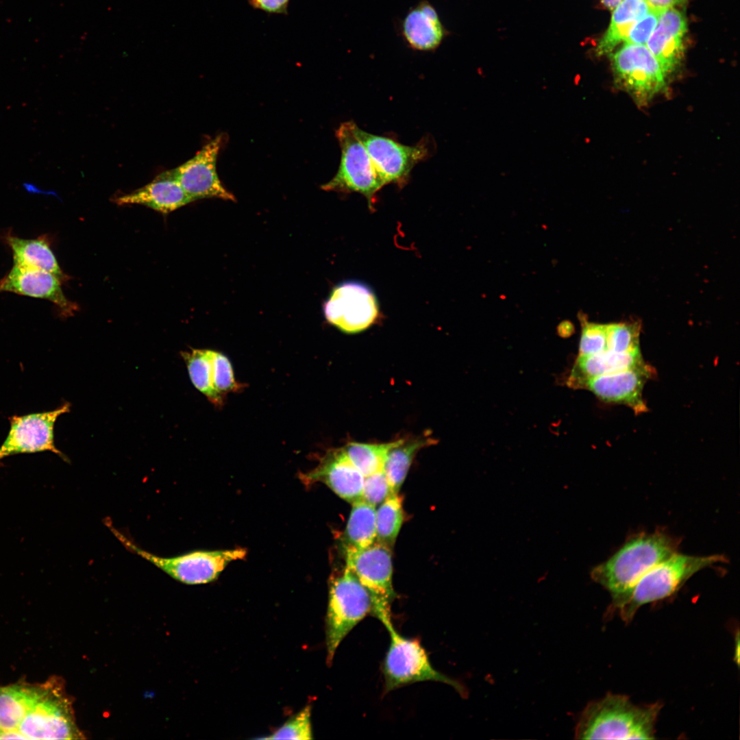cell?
<instances>
[{
  "label": "cell",
  "instance_id": "cell-15",
  "mask_svg": "<svg viewBox=\"0 0 740 740\" xmlns=\"http://www.w3.org/2000/svg\"><path fill=\"white\" fill-rule=\"evenodd\" d=\"M652 374V369L647 365L590 379L583 388L590 390L602 401L624 404L637 414L641 413L647 410L643 389Z\"/></svg>",
  "mask_w": 740,
  "mask_h": 740
},
{
  "label": "cell",
  "instance_id": "cell-27",
  "mask_svg": "<svg viewBox=\"0 0 740 740\" xmlns=\"http://www.w3.org/2000/svg\"><path fill=\"white\" fill-rule=\"evenodd\" d=\"M213 354L209 349H193L183 353L190 380L194 386L216 406L223 404V396L214 384Z\"/></svg>",
  "mask_w": 740,
  "mask_h": 740
},
{
  "label": "cell",
  "instance_id": "cell-16",
  "mask_svg": "<svg viewBox=\"0 0 740 740\" xmlns=\"http://www.w3.org/2000/svg\"><path fill=\"white\" fill-rule=\"evenodd\" d=\"M0 291L49 300L64 316L73 315L78 308L76 304L64 295L58 278L40 269L14 264L1 280Z\"/></svg>",
  "mask_w": 740,
  "mask_h": 740
},
{
  "label": "cell",
  "instance_id": "cell-35",
  "mask_svg": "<svg viewBox=\"0 0 740 740\" xmlns=\"http://www.w3.org/2000/svg\"><path fill=\"white\" fill-rule=\"evenodd\" d=\"M665 10H651L632 27L625 43L645 45L654 30L661 14Z\"/></svg>",
  "mask_w": 740,
  "mask_h": 740
},
{
  "label": "cell",
  "instance_id": "cell-30",
  "mask_svg": "<svg viewBox=\"0 0 740 740\" xmlns=\"http://www.w3.org/2000/svg\"><path fill=\"white\" fill-rule=\"evenodd\" d=\"M640 323L619 322L606 324V349L627 352L639 348Z\"/></svg>",
  "mask_w": 740,
  "mask_h": 740
},
{
  "label": "cell",
  "instance_id": "cell-26",
  "mask_svg": "<svg viewBox=\"0 0 740 740\" xmlns=\"http://www.w3.org/2000/svg\"><path fill=\"white\" fill-rule=\"evenodd\" d=\"M352 504L345 531V547L365 548L376 541V508L362 499Z\"/></svg>",
  "mask_w": 740,
  "mask_h": 740
},
{
  "label": "cell",
  "instance_id": "cell-28",
  "mask_svg": "<svg viewBox=\"0 0 740 740\" xmlns=\"http://www.w3.org/2000/svg\"><path fill=\"white\" fill-rule=\"evenodd\" d=\"M404 521L402 500L398 493L390 494L375 513L376 541L393 547Z\"/></svg>",
  "mask_w": 740,
  "mask_h": 740
},
{
  "label": "cell",
  "instance_id": "cell-29",
  "mask_svg": "<svg viewBox=\"0 0 740 740\" xmlns=\"http://www.w3.org/2000/svg\"><path fill=\"white\" fill-rule=\"evenodd\" d=\"M402 441L380 444L352 442L343 449L352 464L365 477L382 469L388 451Z\"/></svg>",
  "mask_w": 740,
  "mask_h": 740
},
{
  "label": "cell",
  "instance_id": "cell-12",
  "mask_svg": "<svg viewBox=\"0 0 740 740\" xmlns=\"http://www.w3.org/2000/svg\"><path fill=\"white\" fill-rule=\"evenodd\" d=\"M329 323L341 331L353 334L368 328L378 316V304L372 291L355 281L336 286L323 304Z\"/></svg>",
  "mask_w": 740,
  "mask_h": 740
},
{
  "label": "cell",
  "instance_id": "cell-8",
  "mask_svg": "<svg viewBox=\"0 0 740 740\" xmlns=\"http://www.w3.org/2000/svg\"><path fill=\"white\" fill-rule=\"evenodd\" d=\"M345 563L369 593L371 614L386 629L393 626L391 605L396 594L393 587L391 549L377 541L362 549L345 547Z\"/></svg>",
  "mask_w": 740,
  "mask_h": 740
},
{
  "label": "cell",
  "instance_id": "cell-23",
  "mask_svg": "<svg viewBox=\"0 0 740 740\" xmlns=\"http://www.w3.org/2000/svg\"><path fill=\"white\" fill-rule=\"evenodd\" d=\"M651 8L645 0H622L613 10L608 27L598 41L595 51L597 56L612 53L624 41L632 27Z\"/></svg>",
  "mask_w": 740,
  "mask_h": 740
},
{
  "label": "cell",
  "instance_id": "cell-20",
  "mask_svg": "<svg viewBox=\"0 0 740 740\" xmlns=\"http://www.w3.org/2000/svg\"><path fill=\"white\" fill-rule=\"evenodd\" d=\"M193 201L169 171L163 172L147 185L117 197L120 206L140 204L162 214H169Z\"/></svg>",
  "mask_w": 740,
  "mask_h": 740
},
{
  "label": "cell",
  "instance_id": "cell-38",
  "mask_svg": "<svg viewBox=\"0 0 740 740\" xmlns=\"http://www.w3.org/2000/svg\"><path fill=\"white\" fill-rule=\"evenodd\" d=\"M27 739L26 737L20 732L18 729L13 730H7V731L1 730L0 731V739Z\"/></svg>",
  "mask_w": 740,
  "mask_h": 740
},
{
  "label": "cell",
  "instance_id": "cell-31",
  "mask_svg": "<svg viewBox=\"0 0 740 740\" xmlns=\"http://www.w3.org/2000/svg\"><path fill=\"white\" fill-rule=\"evenodd\" d=\"M310 713L311 707L308 705L267 739L299 740L312 739Z\"/></svg>",
  "mask_w": 740,
  "mask_h": 740
},
{
  "label": "cell",
  "instance_id": "cell-39",
  "mask_svg": "<svg viewBox=\"0 0 740 740\" xmlns=\"http://www.w3.org/2000/svg\"><path fill=\"white\" fill-rule=\"evenodd\" d=\"M608 9L613 10L622 0H600Z\"/></svg>",
  "mask_w": 740,
  "mask_h": 740
},
{
  "label": "cell",
  "instance_id": "cell-34",
  "mask_svg": "<svg viewBox=\"0 0 740 740\" xmlns=\"http://www.w3.org/2000/svg\"><path fill=\"white\" fill-rule=\"evenodd\" d=\"M391 487L383 469L364 478L361 499L374 506H379L391 494Z\"/></svg>",
  "mask_w": 740,
  "mask_h": 740
},
{
  "label": "cell",
  "instance_id": "cell-21",
  "mask_svg": "<svg viewBox=\"0 0 740 740\" xmlns=\"http://www.w3.org/2000/svg\"><path fill=\"white\" fill-rule=\"evenodd\" d=\"M645 365L640 349L627 352L606 349L591 355L578 356L567 383L571 387L583 388L589 380L595 377Z\"/></svg>",
  "mask_w": 740,
  "mask_h": 740
},
{
  "label": "cell",
  "instance_id": "cell-37",
  "mask_svg": "<svg viewBox=\"0 0 740 740\" xmlns=\"http://www.w3.org/2000/svg\"><path fill=\"white\" fill-rule=\"evenodd\" d=\"M652 9L665 10L680 4L685 0H645Z\"/></svg>",
  "mask_w": 740,
  "mask_h": 740
},
{
  "label": "cell",
  "instance_id": "cell-13",
  "mask_svg": "<svg viewBox=\"0 0 740 740\" xmlns=\"http://www.w3.org/2000/svg\"><path fill=\"white\" fill-rule=\"evenodd\" d=\"M70 410L64 404L56 410L10 419L8 434L0 447V460L21 453L51 452L66 460L54 443V424L58 417Z\"/></svg>",
  "mask_w": 740,
  "mask_h": 740
},
{
  "label": "cell",
  "instance_id": "cell-32",
  "mask_svg": "<svg viewBox=\"0 0 740 740\" xmlns=\"http://www.w3.org/2000/svg\"><path fill=\"white\" fill-rule=\"evenodd\" d=\"M606 349V324L584 320L579 345V355L588 356Z\"/></svg>",
  "mask_w": 740,
  "mask_h": 740
},
{
  "label": "cell",
  "instance_id": "cell-9",
  "mask_svg": "<svg viewBox=\"0 0 740 740\" xmlns=\"http://www.w3.org/2000/svg\"><path fill=\"white\" fill-rule=\"evenodd\" d=\"M356 125L354 121L344 122L336 131L341 150L339 167L333 178L321 188L330 191L360 193L372 209L375 194L384 184L358 137Z\"/></svg>",
  "mask_w": 740,
  "mask_h": 740
},
{
  "label": "cell",
  "instance_id": "cell-1",
  "mask_svg": "<svg viewBox=\"0 0 740 740\" xmlns=\"http://www.w3.org/2000/svg\"><path fill=\"white\" fill-rule=\"evenodd\" d=\"M661 708L659 702L637 706L626 695L608 693L587 704L577 723L576 738L653 739Z\"/></svg>",
  "mask_w": 740,
  "mask_h": 740
},
{
  "label": "cell",
  "instance_id": "cell-4",
  "mask_svg": "<svg viewBox=\"0 0 740 740\" xmlns=\"http://www.w3.org/2000/svg\"><path fill=\"white\" fill-rule=\"evenodd\" d=\"M369 593L347 567L330 582L325 617L327 663L348 633L367 615L371 614Z\"/></svg>",
  "mask_w": 740,
  "mask_h": 740
},
{
  "label": "cell",
  "instance_id": "cell-5",
  "mask_svg": "<svg viewBox=\"0 0 740 740\" xmlns=\"http://www.w3.org/2000/svg\"><path fill=\"white\" fill-rule=\"evenodd\" d=\"M106 526L115 537L131 552L149 561L173 579L187 584H199L215 580L232 561L244 558L245 549L217 551H195L173 557H162L145 551L135 545L114 527L110 520Z\"/></svg>",
  "mask_w": 740,
  "mask_h": 740
},
{
  "label": "cell",
  "instance_id": "cell-10",
  "mask_svg": "<svg viewBox=\"0 0 740 740\" xmlns=\"http://www.w3.org/2000/svg\"><path fill=\"white\" fill-rule=\"evenodd\" d=\"M617 83L636 103L646 106L666 88V75L645 45L625 43L610 53Z\"/></svg>",
  "mask_w": 740,
  "mask_h": 740
},
{
  "label": "cell",
  "instance_id": "cell-11",
  "mask_svg": "<svg viewBox=\"0 0 740 740\" xmlns=\"http://www.w3.org/2000/svg\"><path fill=\"white\" fill-rule=\"evenodd\" d=\"M356 132L384 186L388 184L404 186L414 166L427 159L430 154L428 143L423 140L408 146L390 138L366 132L358 125Z\"/></svg>",
  "mask_w": 740,
  "mask_h": 740
},
{
  "label": "cell",
  "instance_id": "cell-19",
  "mask_svg": "<svg viewBox=\"0 0 740 740\" xmlns=\"http://www.w3.org/2000/svg\"><path fill=\"white\" fill-rule=\"evenodd\" d=\"M400 35L411 49L423 52L436 50L447 35L435 8L421 0L411 7L401 21Z\"/></svg>",
  "mask_w": 740,
  "mask_h": 740
},
{
  "label": "cell",
  "instance_id": "cell-22",
  "mask_svg": "<svg viewBox=\"0 0 740 740\" xmlns=\"http://www.w3.org/2000/svg\"><path fill=\"white\" fill-rule=\"evenodd\" d=\"M44 683H17L0 687V731L18 729L44 691Z\"/></svg>",
  "mask_w": 740,
  "mask_h": 740
},
{
  "label": "cell",
  "instance_id": "cell-3",
  "mask_svg": "<svg viewBox=\"0 0 740 740\" xmlns=\"http://www.w3.org/2000/svg\"><path fill=\"white\" fill-rule=\"evenodd\" d=\"M727 558L722 554L692 556L674 554L645 573L621 597L612 600L610 610L629 622L642 606L668 597L695 574Z\"/></svg>",
  "mask_w": 740,
  "mask_h": 740
},
{
  "label": "cell",
  "instance_id": "cell-25",
  "mask_svg": "<svg viewBox=\"0 0 740 740\" xmlns=\"http://www.w3.org/2000/svg\"><path fill=\"white\" fill-rule=\"evenodd\" d=\"M434 443L432 438L420 436L402 441L388 452L382 469L388 481L392 493H398L417 452Z\"/></svg>",
  "mask_w": 740,
  "mask_h": 740
},
{
  "label": "cell",
  "instance_id": "cell-14",
  "mask_svg": "<svg viewBox=\"0 0 740 740\" xmlns=\"http://www.w3.org/2000/svg\"><path fill=\"white\" fill-rule=\"evenodd\" d=\"M223 143L221 135L206 143L192 158L169 172L193 200L219 198L235 201L217 172V160Z\"/></svg>",
  "mask_w": 740,
  "mask_h": 740
},
{
  "label": "cell",
  "instance_id": "cell-2",
  "mask_svg": "<svg viewBox=\"0 0 740 740\" xmlns=\"http://www.w3.org/2000/svg\"><path fill=\"white\" fill-rule=\"evenodd\" d=\"M678 545L677 539L661 530L634 534L608 560L595 567L591 578L615 600L653 567L676 553Z\"/></svg>",
  "mask_w": 740,
  "mask_h": 740
},
{
  "label": "cell",
  "instance_id": "cell-24",
  "mask_svg": "<svg viewBox=\"0 0 740 740\" xmlns=\"http://www.w3.org/2000/svg\"><path fill=\"white\" fill-rule=\"evenodd\" d=\"M7 242L12 251L15 265L49 272L61 282L67 280L66 275L44 238L24 239L8 236Z\"/></svg>",
  "mask_w": 740,
  "mask_h": 740
},
{
  "label": "cell",
  "instance_id": "cell-7",
  "mask_svg": "<svg viewBox=\"0 0 740 740\" xmlns=\"http://www.w3.org/2000/svg\"><path fill=\"white\" fill-rule=\"evenodd\" d=\"M44 691L21 722L18 729L27 739H82L73 702L60 678L44 683Z\"/></svg>",
  "mask_w": 740,
  "mask_h": 740
},
{
  "label": "cell",
  "instance_id": "cell-33",
  "mask_svg": "<svg viewBox=\"0 0 740 740\" xmlns=\"http://www.w3.org/2000/svg\"><path fill=\"white\" fill-rule=\"evenodd\" d=\"M214 384L217 392L223 396L230 392H236L243 388L234 376L231 363L228 358L221 353L213 354Z\"/></svg>",
  "mask_w": 740,
  "mask_h": 740
},
{
  "label": "cell",
  "instance_id": "cell-6",
  "mask_svg": "<svg viewBox=\"0 0 740 740\" xmlns=\"http://www.w3.org/2000/svg\"><path fill=\"white\" fill-rule=\"evenodd\" d=\"M386 630L390 643L382 664L384 693L414 682L436 681L452 686L462 696L466 695V689L461 683L433 667L419 641L402 636L393 626Z\"/></svg>",
  "mask_w": 740,
  "mask_h": 740
},
{
  "label": "cell",
  "instance_id": "cell-36",
  "mask_svg": "<svg viewBox=\"0 0 740 740\" xmlns=\"http://www.w3.org/2000/svg\"><path fill=\"white\" fill-rule=\"evenodd\" d=\"M290 0H248L249 4L268 13L285 14Z\"/></svg>",
  "mask_w": 740,
  "mask_h": 740
},
{
  "label": "cell",
  "instance_id": "cell-18",
  "mask_svg": "<svg viewBox=\"0 0 740 740\" xmlns=\"http://www.w3.org/2000/svg\"><path fill=\"white\" fill-rule=\"evenodd\" d=\"M687 29L686 18L682 12L674 8L665 10L645 43L666 75L673 72L682 60Z\"/></svg>",
  "mask_w": 740,
  "mask_h": 740
},
{
  "label": "cell",
  "instance_id": "cell-17",
  "mask_svg": "<svg viewBox=\"0 0 740 740\" xmlns=\"http://www.w3.org/2000/svg\"><path fill=\"white\" fill-rule=\"evenodd\" d=\"M301 476L306 482L325 484L349 502L361 499L365 477L349 460L343 448L330 450L316 468Z\"/></svg>",
  "mask_w": 740,
  "mask_h": 740
}]
</instances>
